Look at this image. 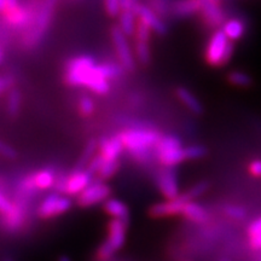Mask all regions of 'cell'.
I'll return each mask as SVG.
<instances>
[{
	"instance_id": "cell-1",
	"label": "cell",
	"mask_w": 261,
	"mask_h": 261,
	"mask_svg": "<svg viewBox=\"0 0 261 261\" xmlns=\"http://www.w3.org/2000/svg\"><path fill=\"white\" fill-rule=\"evenodd\" d=\"M64 83L70 87H83L98 96L110 92V81L104 76L100 63L90 55L70 58L64 68Z\"/></svg>"
},
{
	"instance_id": "cell-2",
	"label": "cell",
	"mask_w": 261,
	"mask_h": 261,
	"mask_svg": "<svg viewBox=\"0 0 261 261\" xmlns=\"http://www.w3.org/2000/svg\"><path fill=\"white\" fill-rule=\"evenodd\" d=\"M119 137L125 150L133 159L139 162H148L162 136L150 127H130L119 133Z\"/></svg>"
},
{
	"instance_id": "cell-3",
	"label": "cell",
	"mask_w": 261,
	"mask_h": 261,
	"mask_svg": "<svg viewBox=\"0 0 261 261\" xmlns=\"http://www.w3.org/2000/svg\"><path fill=\"white\" fill-rule=\"evenodd\" d=\"M58 0H41L33 17L32 23L23 32L22 45L27 50L37 48L46 37L48 29L54 21Z\"/></svg>"
},
{
	"instance_id": "cell-4",
	"label": "cell",
	"mask_w": 261,
	"mask_h": 261,
	"mask_svg": "<svg viewBox=\"0 0 261 261\" xmlns=\"http://www.w3.org/2000/svg\"><path fill=\"white\" fill-rule=\"evenodd\" d=\"M233 55V44L226 38L221 29L215 31L207 44L204 58L212 67H221L230 62Z\"/></svg>"
},
{
	"instance_id": "cell-5",
	"label": "cell",
	"mask_w": 261,
	"mask_h": 261,
	"mask_svg": "<svg viewBox=\"0 0 261 261\" xmlns=\"http://www.w3.org/2000/svg\"><path fill=\"white\" fill-rule=\"evenodd\" d=\"M155 156L162 167L168 168H174L175 166L187 161L181 140L172 135L161 137L155 149Z\"/></svg>"
},
{
	"instance_id": "cell-6",
	"label": "cell",
	"mask_w": 261,
	"mask_h": 261,
	"mask_svg": "<svg viewBox=\"0 0 261 261\" xmlns=\"http://www.w3.org/2000/svg\"><path fill=\"white\" fill-rule=\"evenodd\" d=\"M110 37H112L113 46L115 50V54L119 60V63L126 71H133L136 69V57L135 52L130 46L128 38L123 34L121 29L117 25H114L110 32Z\"/></svg>"
},
{
	"instance_id": "cell-7",
	"label": "cell",
	"mask_w": 261,
	"mask_h": 261,
	"mask_svg": "<svg viewBox=\"0 0 261 261\" xmlns=\"http://www.w3.org/2000/svg\"><path fill=\"white\" fill-rule=\"evenodd\" d=\"M73 202L71 198L65 195H61L58 192L47 195L40 202L38 207V215L41 219H52V218L60 217L67 213L70 210Z\"/></svg>"
},
{
	"instance_id": "cell-8",
	"label": "cell",
	"mask_w": 261,
	"mask_h": 261,
	"mask_svg": "<svg viewBox=\"0 0 261 261\" xmlns=\"http://www.w3.org/2000/svg\"><path fill=\"white\" fill-rule=\"evenodd\" d=\"M112 196V188L106 181H92L76 197V203L83 208H90L93 205L104 203Z\"/></svg>"
},
{
	"instance_id": "cell-9",
	"label": "cell",
	"mask_w": 261,
	"mask_h": 261,
	"mask_svg": "<svg viewBox=\"0 0 261 261\" xmlns=\"http://www.w3.org/2000/svg\"><path fill=\"white\" fill-rule=\"evenodd\" d=\"M156 185L166 200H173L180 195L178 175L174 168L163 167L156 175Z\"/></svg>"
},
{
	"instance_id": "cell-10",
	"label": "cell",
	"mask_w": 261,
	"mask_h": 261,
	"mask_svg": "<svg viewBox=\"0 0 261 261\" xmlns=\"http://www.w3.org/2000/svg\"><path fill=\"white\" fill-rule=\"evenodd\" d=\"M187 203H189L187 197L180 194L177 198L166 200L151 205L149 208V215L152 219H162V218L174 217V215H179L182 213V210H184Z\"/></svg>"
},
{
	"instance_id": "cell-11",
	"label": "cell",
	"mask_w": 261,
	"mask_h": 261,
	"mask_svg": "<svg viewBox=\"0 0 261 261\" xmlns=\"http://www.w3.org/2000/svg\"><path fill=\"white\" fill-rule=\"evenodd\" d=\"M135 14L139 21H142L143 23L151 29L152 33H155L158 35L167 34L168 27L166 24V22L163 21L161 16H159L154 10L150 9L146 4H142L140 3L135 10Z\"/></svg>"
},
{
	"instance_id": "cell-12",
	"label": "cell",
	"mask_w": 261,
	"mask_h": 261,
	"mask_svg": "<svg viewBox=\"0 0 261 261\" xmlns=\"http://www.w3.org/2000/svg\"><path fill=\"white\" fill-rule=\"evenodd\" d=\"M92 181L93 175L87 169L71 171L69 174H67L64 195L68 196V197H71V196H76L77 197Z\"/></svg>"
},
{
	"instance_id": "cell-13",
	"label": "cell",
	"mask_w": 261,
	"mask_h": 261,
	"mask_svg": "<svg viewBox=\"0 0 261 261\" xmlns=\"http://www.w3.org/2000/svg\"><path fill=\"white\" fill-rule=\"evenodd\" d=\"M201 2V12L202 18L204 23L210 28L219 29L223 27L226 19H225V14L221 10L219 4L211 2V0H200Z\"/></svg>"
},
{
	"instance_id": "cell-14",
	"label": "cell",
	"mask_w": 261,
	"mask_h": 261,
	"mask_svg": "<svg viewBox=\"0 0 261 261\" xmlns=\"http://www.w3.org/2000/svg\"><path fill=\"white\" fill-rule=\"evenodd\" d=\"M127 226H128V224L117 219H110L107 225L108 236L106 241L112 246L116 253L125 246L127 238Z\"/></svg>"
},
{
	"instance_id": "cell-15",
	"label": "cell",
	"mask_w": 261,
	"mask_h": 261,
	"mask_svg": "<svg viewBox=\"0 0 261 261\" xmlns=\"http://www.w3.org/2000/svg\"><path fill=\"white\" fill-rule=\"evenodd\" d=\"M125 150L119 135L112 138H103L99 140L98 154L102 156L104 161H119L120 156Z\"/></svg>"
},
{
	"instance_id": "cell-16",
	"label": "cell",
	"mask_w": 261,
	"mask_h": 261,
	"mask_svg": "<svg viewBox=\"0 0 261 261\" xmlns=\"http://www.w3.org/2000/svg\"><path fill=\"white\" fill-rule=\"evenodd\" d=\"M201 12L200 0H173L169 17L182 19Z\"/></svg>"
},
{
	"instance_id": "cell-17",
	"label": "cell",
	"mask_w": 261,
	"mask_h": 261,
	"mask_svg": "<svg viewBox=\"0 0 261 261\" xmlns=\"http://www.w3.org/2000/svg\"><path fill=\"white\" fill-rule=\"evenodd\" d=\"M29 180H31L33 188L35 190H48V189L55 188L57 180L56 172L52 168H41L39 171L28 175Z\"/></svg>"
},
{
	"instance_id": "cell-18",
	"label": "cell",
	"mask_w": 261,
	"mask_h": 261,
	"mask_svg": "<svg viewBox=\"0 0 261 261\" xmlns=\"http://www.w3.org/2000/svg\"><path fill=\"white\" fill-rule=\"evenodd\" d=\"M103 211L106 214L109 215L112 219H117L125 221V223H129V208L125 202L117 198H112L107 200L103 203Z\"/></svg>"
},
{
	"instance_id": "cell-19",
	"label": "cell",
	"mask_w": 261,
	"mask_h": 261,
	"mask_svg": "<svg viewBox=\"0 0 261 261\" xmlns=\"http://www.w3.org/2000/svg\"><path fill=\"white\" fill-rule=\"evenodd\" d=\"M175 96L190 113L195 114V115H201L203 113V106H202L200 99L187 87L179 86L175 90Z\"/></svg>"
},
{
	"instance_id": "cell-20",
	"label": "cell",
	"mask_w": 261,
	"mask_h": 261,
	"mask_svg": "<svg viewBox=\"0 0 261 261\" xmlns=\"http://www.w3.org/2000/svg\"><path fill=\"white\" fill-rule=\"evenodd\" d=\"M181 215L185 219L196 224L207 223L208 219H210V213H208V211L205 210L203 205L196 203L195 201H191L185 204Z\"/></svg>"
},
{
	"instance_id": "cell-21",
	"label": "cell",
	"mask_w": 261,
	"mask_h": 261,
	"mask_svg": "<svg viewBox=\"0 0 261 261\" xmlns=\"http://www.w3.org/2000/svg\"><path fill=\"white\" fill-rule=\"evenodd\" d=\"M221 31L226 35V38L230 41H237L243 37L246 33V24L242 19L240 18H230L225 22Z\"/></svg>"
},
{
	"instance_id": "cell-22",
	"label": "cell",
	"mask_w": 261,
	"mask_h": 261,
	"mask_svg": "<svg viewBox=\"0 0 261 261\" xmlns=\"http://www.w3.org/2000/svg\"><path fill=\"white\" fill-rule=\"evenodd\" d=\"M98 149H99V142L97 139L91 138L86 143V145H85L79 161H77L76 166L73 168V171H83V169H86L89 163L91 162V160L98 154Z\"/></svg>"
},
{
	"instance_id": "cell-23",
	"label": "cell",
	"mask_w": 261,
	"mask_h": 261,
	"mask_svg": "<svg viewBox=\"0 0 261 261\" xmlns=\"http://www.w3.org/2000/svg\"><path fill=\"white\" fill-rule=\"evenodd\" d=\"M138 18L133 11H122L119 16V24L117 27L121 29L123 34L128 37H135L136 27Z\"/></svg>"
},
{
	"instance_id": "cell-24",
	"label": "cell",
	"mask_w": 261,
	"mask_h": 261,
	"mask_svg": "<svg viewBox=\"0 0 261 261\" xmlns=\"http://www.w3.org/2000/svg\"><path fill=\"white\" fill-rule=\"evenodd\" d=\"M22 107V93L18 89H11L8 94V100H6V112L9 116L16 117L21 112Z\"/></svg>"
},
{
	"instance_id": "cell-25",
	"label": "cell",
	"mask_w": 261,
	"mask_h": 261,
	"mask_svg": "<svg viewBox=\"0 0 261 261\" xmlns=\"http://www.w3.org/2000/svg\"><path fill=\"white\" fill-rule=\"evenodd\" d=\"M136 61L142 65H149L151 62V48H150V42L136 41L133 46Z\"/></svg>"
},
{
	"instance_id": "cell-26",
	"label": "cell",
	"mask_w": 261,
	"mask_h": 261,
	"mask_svg": "<svg viewBox=\"0 0 261 261\" xmlns=\"http://www.w3.org/2000/svg\"><path fill=\"white\" fill-rule=\"evenodd\" d=\"M120 168V161H104L100 166L99 171L97 173V177L99 180L106 181L108 179L113 178Z\"/></svg>"
},
{
	"instance_id": "cell-27",
	"label": "cell",
	"mask_w": 261,
	"mask_h": 261,
	"mask_svg": "<svg viewBox=\"0 0 261 261\" xmlns=\"http://www.w3.org/2000/svg\"><path fill=\"white\" fill-rule=\"evenodd\" d=\"M228 83L234 85L238 87H248L252 84V77L249 76L247 73L240 70H233L227 75Z\"/></svg>"
},
{
	"instance_id": "cell-28",
	"label": "cell",
	"mask_w": 261,
	"mask_h": 261,
	"mask_svg": "<svg viewBox=\"0 0 261 261\" xmlns=\"http://www.w3.org/2000/svg\"><path fill=\"white\" fill-rule=\"evenodd\" d=\"M208 189H210V182L200 181L197 182V184H195L194 187H191L189 190L185 191L182 195L187 197V200L189 202H191V201H195L197 197H200V196L204 195L205 192L208 191Z\"/></svg>"
},
{
	"instance_id": "cell-29",
	"label": "cell",
	"mask_w": 261,
	"mask_h": 261,
	"mask_svg": "<svg viewBox=\"0 0 261 261\" xmlns=\"http://www.w3.org/2000/svg\"><path fill=\"white\" fill-rule=\"evenodd\" d=\"M77 110H79L81 116L89 117L93 115L94 112H96V104H94L92 98H90L89 96H83L79 99V103H77Z\"/></svg>"
},
{
	"instance_id": "cell-30",
	"label": "cell",
	"mask_w": 261,
	"mask_h": 261,
	"mask_svg": "<svg viewBox=\"0 0 261 261\" xmlns=\"http://www.w3.org/2000/svg\"><path fill=\"white\" fill-rule=\"evenodd\" d=\"M207 155V149L203 145L194 144L185 146V159L187 161H194V160H201Z\"/></svg>"
},
{
	"instance_id": "cell-31",
	"label": "cell",
	"mask_w": 261,
	"mask_h": 261,
	"mask_svg": "<svg viewBox=\"0 0 261 261\" xmlns=\"http://www.w3.org/2000/svg\"><path fill=\"white\" fill-rule=\"evenodd\" d=\"M103 3L107 15L112 18H119L120 14L122 12L121 0H103Z\"/></svg>"
},
{
	"instance_id": "cell-32",
	"label": "cell",
	"mask_w": 261,
	"mask_h": 261,
	"mask_svg": "<svg viewBox=\"0 0 261 261\" xmlns=\"http://www.w3.org/2000/svg\"><path fill=\"white\" fill-rule=\"evenodd\" d=\"M151 35H152L151 29L138 19V22H137V27H136V33H135L136 41L150 42V40H151Z\"/></svg>"
},
{
	"instance_id": "cell-33",
	"label": "cell",
	"mask_w": 261,
	"mask_h": 261,
	"mask_svg": "<svg viewBox=\"0 0 261 261\" xmlns=\"http://www.w3.org/2000/svg\"><path fill=\"white\" fill-rule=\"evenodd\" d=\"M224 213L225 215H227L230 219H233V220H243L244 218L247 217L246 210L242 207H240V205H234V204L225 205Z\"/></svg>"
},
{
	"instance_id": "cell-34",
	"label": "cell",
	"mask_w": 261,
	"mask_h": 261,
	"mask_svg": "<svg viewBox=\"0 0 261 261\" xmlns=\"http://www.w3.org/2000/svg\"><path fill=\"white\" fill-rule=\"evenodd\" d=\"M115 250L113 249L112 246L107 242V241H103V243L98 247L96 257L98 261H108L109 259L115 255Z\"/></svg>"
},
{
	"instance_id": "cell-35",
	"label": "cell",
	"mask_w": 261,
	"mask_h": 261,
	"mask_svg": "<svg viewBox=\"0 0 261 261\" xmlns=\"http://www.w3.org/2000/svg\"><path fill=\"white\" fill-rule=\"evenodd\" d=\"M0 156L9 160H14L17 158V151L8 143H5L4 140L0 139Z\"/></svg>"
},
{
	"instance_id": "cell-36",
	"label": "cell",
	"mask_w": 261,
	"mask_h": 261,
	"mask_svg": "<svg viewBox=\"0 0 261 261\" xmlns=\"http://www.w3.org/2000/svg\"><path fill=\"white\" fill-rule=\"evenodd\" d=\"M248 171H249V173L253 177L261 178V160H253V161L249 163V166H248Z\"/></svg>"
},
{
	"instance_id": "cell-37",
	"label": "cell",
	"mask_w": 261,
	"mask_h": 261,
	"mask_svg": "<svg viewBox=\"0 0 261 261\" xmlns=\"http://www.w3.org/2000/svg\"><path fill=\"white\" fill-rule=\"evenodd\" d=\"M259 232H261V217L254 220L253 223H250L249 226L247 228L248 237L255 236V234H257Z\"/></svg>"
},
{
	"instance_id": "cell-38",
	"label": "cell",
	"mask_w": 261,
	"mask_h": 261,
	"mask_svg": "<svg viewBox=\"0 0 261 261\" xmlns=\"http://www.w3.org/2000/svg\"><path fill=\"white\" fill-rule=\"evenodd\" d=\"M140 4L139 0H121L122 11H133L137 9V6Z\"/></svg>"
},
{
	"instance_id": "cell-39",
	"label": "cell",
	"mask_w": 261,
	"mask_h": 261,
	"mask_svg": "<svg viewBox=\"0 0 261 261\" xmlns=\"http://www.w3.org/2000/svg\"><path fill=\"white\" fill-rule=\"evenodd\" d=\"M249 238V246L253 250H261V232Z\"/></svg>"
},
{
	"instance_id": "cell-40",
	"label": "cell",
	"mask_w": 261,
	"mask_h": 261,
	"mask_svg": "<svg viewBox=\"0 0 261 261\" xmlns=\"http://www.w3.org/2000/svg\"><path fill=\"white\" fill-rule=\"evenodd\" d=\"M19 5H21L19 0H6V11H5V14H8V12H10V11H14V10L17 9ZM4 15H3V16H4Z\"/></svg>"
},
{
	"instance_id": "cell-41",
	"label": "cell",
	"mask_w": 261,
	"mask_h": 261,
	"mask_svg": "<svg viewBox=\"0 0 261 261\" xmlns=\"http://www.w3.org/2000/svg\"><path fill=\"white\" fill-rule=\"evenodd\" d=\"M10 86V79L6 76H2L0 75V94H2L4 91Z\"/></svg>"
},
{
	"instance_id": "cell-42",
	"label": "cell",
	"mask_w": 261,
	"mask_h": 261,
	"mask_svg": "<svg viewBox=\"0 0 261 261\" xmlns=\"http://www.w3.org/2000/svg\"><path fill=\"white\" fill-rule=\"evenodd\" d=\"M6 11V0H0V14L4 15Z\"/></svg>"
},
{
	"instance_id": "cell-43",
	"label": "cell",
	"mask_w": 261,
	"mask_h": 261,
	"mask_svg": "<svg viewBox=\"0 0 261 261\" xmlns=\"http://www.w3.org/2000/svg\"><path fill=\"white\" fill-rule=\"evenodd\" d=\"M4 58H5V51H4V48L0 46V64L4 62Z\"/></svg>"
},
{
	"instance_id": "cell-44",
	"label": "cell",
	"mask_w": 261,
	"mask_h": 261,
	"mask_svg": "<svg viewBox=\"0 0 261 261\" xmlns=\"http://www.w3.org/2000/svg\"><path fill=\"white\" fill-rule=\"evenodd\" d=\"M58 261H71V259L68 255H61L58 257Z\"/></svg>"
},
{
	"instance_id": "cell-45",
	"label": "cell",
	"mask_w": 261,
	"mask_h": 261,
	"mask_svg": "<svg viewBox=\"0 0 261 261\" xmlns=\"http://www.w3.org/2000/svg\"><path fill=\"white\" fill-rule=\"evenodd\" d=\"M211 2H213V3H215V4H221V0H211Z\"/></svg>"
},
{
	"instance_id": "cell-46",
	"label": "cell",
	"mask_w": 261,
	"mask_h": 261,
	"mask_svg": "<svg viewBox=\"0 0 261 261\" xmlns=\"http://www.w3.org/2000/svg\"><path fill=\"white\" fill-rule=\"evenodd\" d=\"M221 261H228V260H227V259H223Z\"/></svg>"
},
{
	"instance_id": "cell-47",
	"label": "cell",
	"mask_w": 261,
	"mask_h": 261,
	"mask_svg": "<svg viewBox=\"0 0 261 261\" xmlns=\"http://www.w3.org/2000/svg\"><path fill=\"white\" fill-rule=\"evenodd\" d=\"M6 261H11V260H6Z\"/></svg>"
},
{
	"instance_id": "cell-48",
	"label": "cell",
	"mask_w": 261,
	"mask_h": 261,
	"mask_svg": "<svg viewBox=\"0 0 261 261\" xmlns=\"http://www.w3.org/2000/svg\"><path fill=\"white\" fill-rule=\"evenodd\" d=\"M187 261H189V260H187Z\"/></svg>"
}]
</instances>
